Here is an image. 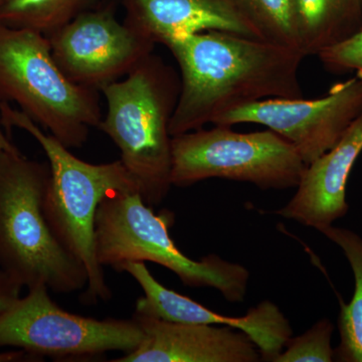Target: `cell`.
Here are the masks:
<instances>
[{"label": "cell", "instance_id": "3957f363", "mask_svg": "<svg viewBox=\"0 0 362 362\" xmlns=\"http://www.w3.org/2000/svg\"><path fill=\"white\" fill-rule=\"evenodd\" d=\"M180 90L175 71L153 54L100 90L107 114L98 128L115 143L138 192L152 207L160 204L173 187L169 123Z\"/></svg>", "mask_w": 362, "mask_h": 362}, {"label": "cell", "instance_id": "30bf717a", "mask_svg": "<svg viewBox=\"0 0 362 362\" xmlns=\"http://www.w3.org/2000/svg\"><path fill=\"white\" fill-rule=\"evenodd\" d=\"M362 114V78L331 88L319 99H267L221 116L214 125L259 124L291 143L308 165L337 144Z\"/></svg>", "mask_w": 362, "mask_h": 362}, {"label": "cell", "instance_id": "9c48e42d", "mask_svg": "<svg viewBox=\"0 0 362 362\" xmlns=\"http://www.w3.org/2000/svg\"><path fill=\"white\" fill-rule=\"evenodd\" d=\"M57 65L74 84L101 90L153 54L148 37L117 20L111 6L86 9L49 37Z\"/></svg>", "mask_w": 362, "mask_h": 362}, {"label": "cell", "instance_id": "ac0fdd59", "mask_svg": "<svg viewBox=\"0 0 362 362\" xmlns=\"http://www.w3.org/2000/svg\"><path fill=\"white\" fill-rule=\"evenodd\" d=\"M233 1L258 33L259 39L302 52L298 37L294 0Z\"/></svg>", "mask_w": 362, "mask_h": 362}, {"label": "cell", "instance_id": "277c9868", "mask_svg": "<svg viewBox=\"0 0 362 362\" xmlns=\"http://www.w3.org/2000/svg\"><path fill=\"white\" fill-rule=\"evenodd\" d=\"M49 163L18 148L0 154V269L23 287L57 294L87 287L85 267L59 242L45 211Z\"/></svg>", "mask_w": 362, "mask_h": 362}, {"label": "cell", "instance_id": "7402d4cb", "mask_svg": "<svg viewBox=\"0 0 362 362\" xmlns=\"http://www.w3.org/2000/svg\"><path fill=\"white\" fill-rule=\"evenodd\" d=\"M40 357L33 356L23 350L0 351V362L40 361Z\"/></svg>", "mask_w": 362, "mask_h": 362}, {"label": "cell", "instance_id": "e0dca14e", "mask_svg": "<svg viewBox=\"0 0 362 362\" xmlns=\"http://www.w3.org/2000/svg\"><path fill=\"white\" fill-rule=\"evenodd\" d=\"M93 0H6L0 25L30 30L49 37L89 8Z\"/></svg>", "mask_w": 362, "mask_h": 362}, {"label": "cell", "instance_id": "cb8c5ba5", "mask_svg": "<svg viewBox=\"0 0 362 362\" xmlns=\"http://www.w3.org/2000/svg\"><path fill=\"white\" fill-rule=\"evenodd\" d=\"M4 1H6V0H0V7L4 4Z\"/></svg>", "mask_w": 362, "mask_h": 362}, {"label": "cell", "instance_id": "9a60e30c", "mask_svg": "<svg viewBox=\"0 0 362 362\" xmlns=\"http://www.w3.org/2000/svg\"><path fill=\"white\" fill-rule=\"evenodd\" d=\"M300 47L305 57L354 33L361 11L357 0H294Z\"/></svg>", "mask_w": 362, "mask_h": 362}, {"label": "cell", "instance_id": "7c38bea8", "mask_svg": "<svg viewBox=\"0 0 362 362\" xmlns=\"http://www.w3.org/2000/svg\"><path fill=\"white\" fill-rule=\"evenodd\" d=\"M362 152V114L329 151L305 168L296 194L276 214L320 232L349 213L346 187Z\"/></svg>", "mask_w": 362, "mask_h": 362}, {"label": "cell", "instance_id": "4fadbf2b", "mask_svg": "<svg viewBox=\"0 0 362 362\" xmlns=\"http://www.w3.org/2000/svg\"><path fill=\"white\" fill-rule=\"evenodd\" d=\"M122 4L124 23L154 44L209 30L261 40L233 0H122Z\"/></svg>", "mask_w": 362, "mask_h": 362}, {"label": "cell", "instance_id": "44dd1931", "mask_svg": "<svg viewBox=\"0 0 362 362\" xmlns=\"http://www.w3.org/2000/svg\"><path fill=\"white\" fill-rule=\"evenodd\" d=\"M23 286L0 269V312L21 297Z\"/></svg>", "mask_w": 362, "mask_h": 362}, {"label": "cell", "instance_id": "8fae6325", "mask_svg": "<svg viewBox=\"0 0 362 362\" xmlns=\"http://www.w3.org/2000/svg\"><path fill=\"white\" fill-rule=\"evenodd\" d=\"M143 339L113 362H257L258 347L246 333L209 324L169 322L134 313Z\"/></svg>", "mask_w": 362, "mask_h": 362}, {"label": "cell", "instance_id": "d6986e66", "mask_svg": "<svg viewBox=\"0 0 362 362\" xmlns=\"http://www.w3.org/2000/svg\"><path fill=\"white\" fill-rule=\"evenodd\" d=\"M334 325L323 318L297 337H291L273 362H331L335 361L331 344Z\"/></svg>", "mask_w": 362, "mask_h": 362}, {"label": "cell", "instance_id": "ba28073f", "mask_svg": "<svg viewBox=\"0 0 362 362\" xmlns=\"http://www.w3.org/2000/svg\"><path fill=\"white\" fill-rule=\"evenodd\" d=\"M0 312V347H16L52 358H95L109 351L134 350L143 339L135 319L98 320L64 310L40 284L28 288Z\"/></svg>", "mask_w": 362, "mask_h": 362}, {"label": "cell", "instance_id": "52a82bcc", "mask_svg": "<svg viewBox=\"0 0 362 362\" xmlns=\"http://www.w3.org/2000/svg\"><path fill=\"white\" fill-rule=\"evenodd\" d=\"M171 183L189 187L209 178L249 182L263 190L297 187L306 164L270 129L239 133L230 126L190 131L171 140Z\"/></svg>", "mask_w": 362, "mask_h": 362}, {"label": "cell", "instance_id": "7a4b0ae2", "mask_svg": "<svg viewBox=\"0 0 362 362\" xmlns=\"http://www.w3.org/2000/svg\"><path fill=\"white\" fill-rule=\"evenodd\" d=\"M0 118L8 132L18 128L33 136L47 156L51 175L45 197V216L59 242L85 267L88 284L82 301H109L112 292L96 254L97 211L105 197L113 192H138L134 180L121 160L102 164L81 160L11 104L0 103Z\"/></svg>", "mask_w": 362, "mask_h": 362}, {"label": "cell", "instance_id": "8992f818", "mask_svg": "<svg viewBox=\"0 0 362 362\" xmlns=\"http://www.w3.org/2000/svg\"><path fill=\"white\" fill-rule=\"evenodd\" d=\"M0 103H14L66 148H81L103 116L98 90L71 83L49 37L0 25Z\"/></svg>", "mask_w": 362, "mask_h": 362}, {"label": "cell", "instance_id": "d4e9b609", "mask_svg": "<svg viewBox=\"0 0 362 362\" xmlns=\"http://www.w3.org/2000/svg\"><path fill=\"white\" fill-rule=\"evenodd\" d=\"M357 2L362 6V0H357Z\"/></svg>", "mask_w": 362, "mask_h": 362}, {"label": "cell", "instance_id": "5bb4252c", "mask_svg": "<svg viewBox=\"0 0 362 362\" xmlns=\"http://www.w3.org/2000/svg\"><path fill=\"white\" fill-rule=\"evenodd\" d=\"M169 321L228 326L243 331L258 347L264 361L273 362L293 335L289 320L277 305L269 300L250 308L246 315L228 317L180 294L169 314Z\"/></svg>", "mask_w": 362, "mask_h": 362}, {"label": "cell", "instance_id": "ffe728a7", "mask_svg": "<svg viewBox=\"0 0 362 362\" xmlns=\"http://www.w3.org/2000/svg\"><path fill=\"white\" fill-rule=\"evenodd\" d=\"M317 56L331 71H356V76L362 78V28Z\"/></svg>", "mask_w": 362, "mask_h": 362}, {"label": "cell", "instance_id": "5b68a950", "mask_svg": "<svg viewBox=\"0 0 362 362\" xmlns=\"http://www.w3.org/2000/svg\"><path fill=\"white\" fill-rule=\"evenodd\" d=\"M175 214H156L137 192H113L105 197L96 216L95 242L102 267L126 262H152L168 269L187 287L214 288L230 303L246 297L250 272L211 254L199 261L180 251L169 235Z\"/></svg>", "mask_w": 362, "mask_h": 362}, {"label": "cell", "instance_id": "6da1fadb", "mask_svg": "<svg viewBox=\"0 0 362 362\" xmlns=\"http://www.w3.org/2000/svg\"><path fill=\"white\" fill-rule=\"evenodd\" d=\"M180 70L171 137L214 124L228 112L267 99L303 98L302 52L237 33L209 30L166 42Z\"/></svg>", "mask_w": 362, "mask_h": 362}, {"label": "cell", "instance_id": "2e32d148", "mask_svg": "<svg viewBox=\"0 0 362 362\" xmlns=\"http://www.w3.org/2000/svg\"><path fill=\"white\" fill-rule=\"evenodd\" d=\"M342 250L354 276V296L341 303L338 317L340 341L334 349L335 361L362 362V238L349 228L329 226L320 230Z\"/></svg>", "mask_w": 362, "mask_h": 362}, {"label": "cell", "instance_id": "603a6c76", "mask_svg": "<svg viewBox=\"0 0 362 362\" xmlns=\"http://www.w3.org/2000/svg\"><path fill=\"white\" fill-rule=\"evenodd\" d=\"M2 127H4V125L1 123V118H0V154L16 148V145L9 140Z\"/></svg>", "mask_w": 362, "mask_h": 362}]
</instances>
